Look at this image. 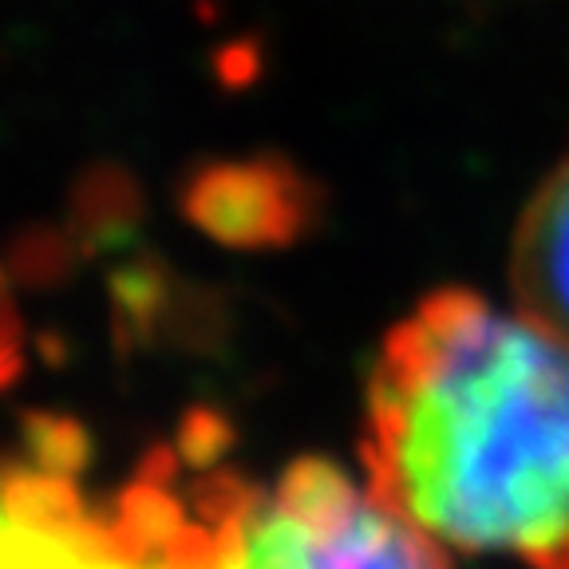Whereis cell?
Here are the masks:
<instances>
[{
	"mask_svg": "<svg viewBox=\"0 0 569 569\" xmlns=\"http://www.w3.org/2000/svg\"><path fill=\"white\" fill-rule=\"evenodd\" d=\"M507 273L515 309L569 345V151L526 202Z\"/></svg>",
	"mask_w": 569,
	"mask_h": 569,
	"instance_id": "277c9868",
	"label": "cell"
},
{
	"mask_svg": "<svg viewBox=\"0 0 569 569\" xmlns=\"http://www.w3.org/2000/svg\"><path fill=\"white\" fill-rule=\"evenodd\" d=\"M116 533L159 569H451L443 546L329 459L253 487L233 475L170 495L142 482Z\"/></svg>",
	"mask_w": 569,
	"mask_h": 569,
	"instance_id": "7a4b0ae2",
	"label": "cell"
},
{
	"mask_svg": "<svg viewBox=\"0 0 569 569\" xmlns=\"http://www.w3.org/2000/svg\"><path fill=\"white\" fill-rule=\"evenodd\" d=\"M309 178L284 159H222L206 162L182 190L187 218L226 246H284L309 226Z\"/></svg>",
	"mask_w": 569,
	"mask_h": 569,
	"instance_id": "3957f363",
	"label": "cell"
},
{
	"mask_svg": "<svg viewBox=\"0 0 569 569\" xmlns=\"http://www.w3.org/2000/svg\"><path fill=\"white\" fill-rule=\"evenodd\" d=\"M360 459L447 553L569 569V345L471 289L427 293L380 345Z\"/></svg>",
	"mask_w": 569,
	"mask_h": 569,
	"instance_id": "6da1fadb",
	"label": "cell"
}]
</instances>
